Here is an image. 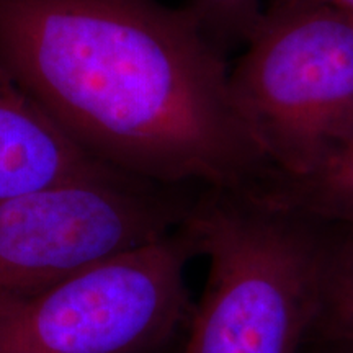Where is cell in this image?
<instances>
[{
  "label": "cell",
  "mask_w": 353,
  "mask_h": 353,
  "mask_svg": "<svg viewBox=\"0 0 353 353\" xmlns=\"http://www.w3.org/2000/svg\"><path fill=\"white\" fill-rule=\"evenodd\" d=\"M195 257L185 221L151 244L0 299V353H161L187 332L195 304L185 272Z\"/></svg>",
  "instance_id": "obj_4"
},
{
  "label": "cell",
  "mask_w": 353,
  "mask_h": 353,
  "mask_svg": "<svg viewBox=\"0 0 353 353\" xmlns=\"http://www.w3.org/2000/svg\"><path fill=\"white\" fill-rule=\"evenodd\" d=\"M187 226L208 273L183 353H303L339 224L254 192L206 187Z\"/></svg>",
  "instance_id": "obj_2"
},
{
  "label": "cell",
  "mask_w": 353,
  "mask_h": 353,
  "mask_svg": "<svg viewBox=\"0 0 353 353\" xmlns=\"http://www.w3.org/2000/svg\"><path fill=\"white\" fill-rule=\"evenodd\" d=\"M311 339H353V228L339 226Z\"/></svg>",
  "instance_id": "obj_8"
},
{
  "label": "cell",
  "mask_w": 353,
  "mask_h": 353,
  "mask_svg": "<svg viewBox=\"0 0 353 353\" xmlns=\"http://www.w3.org/2000/svg\"><path fill=\"white\" fill-rule=\"evenodd\" d=\"M303 353H353V339H311Z\"/></svg>",
  "instance_id": "obj_10"
},
{
  "label": "cell",
  "mask_w": 353,
  "mask_h": 353,
  "mask_svg": "<svg viewBox=\"0 0 353 353\" xmlns=\"http://www.w3.org/2000/svg\"><path fill=\"white\" fill-rule=\"evenodd\" d=\"M185 10L226 54L247 43L263 7L262 0H187Z\"/></svg>",
  "instance_id": "obj_9"
},
{
  "label": "cell",
  "mask_w": 353,
  "mask_h": 353,
  "mask_svg": "<svg viewBox=\"0 0 353 353\" xmlns=\"http://www.w3.org/2000/svg\"><path fill=\"white\" fill-rule=\"evenodd\" d=\"M0 63L110 169L245 190L273 169L237 113L224 52L157 0H0Z\"/></svg>",
  "instance_id": "obj_1"
},
{
  "label": "cell",
  "mask_w": 353,
  "mask_h": 353,
  "mask_svg": "<svg viewBox=\"0 0 353 353\" xmlns=\"http://www.w3.org/2000/svg\"><path fill=\"white\" fill-rule=\"evenodd\" d=\"M229 88L275 172L316 170L353 134V17L316 0H270Z\"/></svg>",
  "instance_id": "obj_3"
},
{
  "label": "cell",
  "mask_w": 353,
  "mask_h": 353,
  "mask_svg": "<svg viewBox=\"0 0 353 353\" xmlns=\"http://www.w3.org/2000/svg\"><path fill=\"white\" fill-rule=\"evenodd\" d=\"M205 188L117 172L2 200L0 299L162 239L187 221Z\"/></svg>",
  "instance_id": "obj_5"
},
{
  "label": "cell",
  "mask_w": 353,
  "mask_h": 353,
  "mask_svg": "<svg viewBox=\"0 0 353 353\" xmlns=\"http://www.w3.org/2000/svg\"><path fill=\"white\" fill-rule=\"evenodd\" d=\"M254 193L325 223L353 228V134L316 170L298 176L273 172Z\"/></svg>",
  "instance_id": "obj_7"
},
{
  "label": "cell",
  "mask_w": 353,
  "mask_h": 353,
  "mask_svg": "<svg viewBox=\"0 0 353 353\" xmlns=\"http://www.w3.org/2000/svg\"><path fill=\"white\" fill-rule=\"evenodd\" d=\"M316 2H321L324 3V6L337 8V10L348 13V15L353 17V0H316Z\"/></svg>",
  "instance_id": "obj_11"
},
{
  "label": "cell",
  "mask_w": 353,
  "mask_h": 353,
  "mask_svg": "<svg viewBox=\"0 0 353 353\" xmlns=\"http://www.w3.org/2000/svg\"><path fill=\"white\" fill-rule=\"evenodd\" d=\"M117 172L79 148L0 63V201Z\"/></svg>",
  "instance_id": "obj_6"
}]
</instances>
